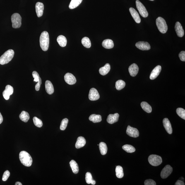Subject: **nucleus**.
I'll return each mask as SVG.
<instances>
[{
    "label": "nucleus",
    "instance_id": "1",
    "mask_svg": "<svg viewBox=\"0 0 185 185\" xmlns=\"http://www.w3.org/2000/svg\"><path fill=\"white\" fill-rule=\"evenodd\" d=\"M39 42L42 50L47 51L49 46V33L47 31H44L42 33L39 39Z\"/></svg>",
    "mask_w": 185,
    "mask_h": 185
},
{
    "label": "nucleus",
    "instance_id": "2",
    "mask_svg": "<svg viewBox=\"0 0 185 185\" xmlns=\"http://www.w3.org/2000/svg\"><path fill=\"white\" fill-rule=\"evenodd\" d=\"M19 159L21 162L26 167H30L32 163V159L28 152L22 151L19 154Z\"/></svg>",
    "mask_w": 185,
    "mask_h": 185
},
{
    "label": "nucleus",
    "instance_id": "3",
    "mask_svg": "<svg viewBox=\"0 0 185 185\" xmlns=\"http://www.w3.org/2000/svg\"><path fill=\"white\" fill-rule=\"evenodd\" d=\"M15 52L13 50L7 51L0 57V64H7L11 61L14 56Z\"/></svg>",
    "mask_w": 185,
    "mask_h": 185
},
{
    "label": "nucleus",
    "instance_id": "4",
    "mask_svg": "<svg viewBox=\"0 0 185 185\" xmlns=\"http://www.w3.org/2000/svg\"><path fill=\"white\" fill-rule=\"evenodd\" d=\"M156 24L159 31L165 33L168 30V26L165 20L161 17H159L156 20Z\"/></svg>",
    "mask_w": 185,
    "mask_h": 185
},
{
    "label": "nucleus",
    "instance_id": "5",
    "mask_svg": "<svg viewBox=\"0 0 185 185\" xmlns=\"http://www.w3.org/2000/svg\"><path fill=\"white\" fill-rule=\"evenodd\" d=\"M12 27L14 28H19L21 25L22 18L18 13H15L11 17Z\"/></svg>",
    "mask_w": 185,
    "mask_h": 185
},
{
    "label": "nucleus",
    "instance_id": "6",
    "mask_svg": "<svg viewBox=\"0 0 185 185\" xmlns=\"http://www.w3.org/2000/svg\"><path fill=\"white\" fill-rule=\"evenodd\" d=\"M148 161L151 165L154 166H158L162 163V159L160 156L152 155L149 156Z\"/></svg>",
    "mask_w": 185,
    "mask_h": 185
},
{
    "label": "nucleus",
    "instance_id": "7",
    "mask_svg": "<svg viewBox=\"0 0 185 185\" xmlns=\"http://www.w3.org/2000/svg\"><path fill=\"white\" fill-rule=\"evenodd\" d=\"M137 8L138 9L140 15L144 18L148 17V13L145 7L140 1L137 0L136 1Z\"/></svg>",
    "mask_w": 185,
    "mask_h": 185
},
{
    "label": "nucleus",
    "instance_id": "8",
    "mask_svg": "<svg viewBox=\"0 0 185 185\" xmlns=\"http://www.w3.org/2000/svg\"><path fill=\"white\" fill-rule=\"evenodd\" d=\"M172 171V168L170 165H166L161 171L160 174L161 178L162 179H166L171 174Z\"/></svg>",
    "mask_w": 185,
    "mask_h": 185
},
{
    "label": "nucleus",
    "instance_id": "9",
    "mask_svg": "<svg viewBox=\"0 0 185 185\" xmlns=\"http://www.w3.org/2000/svg\"><path fill=\"white\" fill-rule=\"evenodd\" d=\"M126 133L128 136L133 138H137L139 135V132L137 128L132 127L130 126L127 128Z\"/></svg>",
    "mask_w": 185,
    "mask_h": 185
},
{
    "label": "nucleus",
    "instance_id": "10",
    "mask_svg": "<svg viewBox=\"0 0 185 185\" xmlns=\"http://www.w3.org/2000/svg\"><path fill=\"white\" fill-rule=\"evenodd\" d=\"M99 97L100 96L96 89L94 88L91 89L89 95V99L92 101L96 100H98Z\"/></svg>",
    "mask_w": 185,
    "mask_h": 185
},
{
    "label": "nucleus",
    "instance_id": "11",
    "mask_svg": "<svg viewBox=\"0 0 185 185\" xmlns=\"http://www.w3.org/2000/svg\"><path fill=\"white\" fill-rule=\"evenodd\" d=\"M64 79L65 82L69 85H74L77 82L76 78L71 73H67L65 75Z\"/></svg>",
    "mask_w": 185,
    "mask_h": 185
},
{
    "label": "nucleus",
    "instance_id": "12",
    "mask_svg": "<svg viewBox=\"0 0 185 185\" xmlns=\"http://www.w3.org/2000/svg\"><path fill=\"white\" fill-rule=\"evenodd\" d=\"M13 87L11 85H7L3 92V97L6 100H8L9 98L10 95L13 94Z\"/></svg>",
    "mask_w": 185,
    "mask_h": 185
},
{
    "label": "nucleus",
    "instance_id": "13",
    "mask_svg": "<svg viewBox=\"0 0 185 185\" xmlns=\"http://www.w3.org/2000/svg\"><path fill=\"white\" fill-rule=\"evenodd\" d=\"M135 46L137 48L142 51L149 50L150 49V46L148 42H139L136 43Z\"/></svg>",
    "mask_w": 185,
    "mask_h": 185
},
{
    "label": "nucleus",
    "instance_id": "14",
    "mask_svg": "<svg viewBox=\"0 0 185 185\" xmlns=\"http://www.w3.org/2000/svg\"><path fill=\"white\" fill-rule=\"evenodd\" d=\"M35 9L37 16L38 17L42 16L43 13L44 4L42 3L39 2L37 3L35 5Z\"/></svg>",
    "mask_w": 185,
    "mask_h": 185
},
{
    "label": "nucleus",
    "instance_id": "15",
    "mask_svg": "<svg viewBox=\"0 0 185 185\" xmlns=\"http://www.w3.org/2000/svg\"><path fill=\"white\" fill-rule=\"evenodd\" d=\"M162 70V67L160 65H158L154 68L151 73L150 79L151 80L155 79L158 76Z\"/></svg>",
    "mask_w": 185,
    "mask_h": 185
},
{
    "label": "nucleus",
    "instance_id": "16",
    "mask_svg": "<svg viewBox=\"0 0 185 185\" xmlns=\"http://www.w3.org/2000/svg\"><path fill=\"white\" fill-rule=\"evenodd\" d=\"M175 29L178 37H182L184 35V31L183 30L182 26L179 22H176Z\"/></svg>",
    "mask_w": 185,
    "mask_h": 185
},
{
    "label": "nucleus",
    "instance_id": "17",
    "mask_svg": "<svg viewBox=\"0 0 185 185\" xmlns=\"http://www.w3.org/2000/svg\"><path fill=\"white\" fill-rule=\"evenodd\" d=\"M164 127L165 128L166 131L169 134H171L172 133V126L170 122L167 118H165L163 120Z\"/></svg>",
    "mask_w": 185,
    "mask_h": 185
},
{
    "label": "nucleus",
    "instance_id": "18",
    "mask_svg": "<svg viewBox=\"0 0 185 185\" xmlns=\"http://www.w3.org/2000/svg\"><path fill=\"white\" fill-rule=\"evenodd\" d=\"M139 70L138 67L135 63L130 65L128 68V71L132 77H134L138 74Z\"/></svg>",
    "mask_w": 185,
    "mask_h": 185
},
{
    "label": "nucleus",
    "instance_id": "19",
    "mask_svg": "<svg viewBox=\"0 0 185 185\" xmlns=\"http://www.w3.org/2000/svg\"><path fill=\"white\" fill-rule=\"evenodd\" d=\"M119 116V115L118 113H115L114 114H110L108 116L107 121L109 124H113L118 121Z\"/></svg>",
    "mask_w": 185,
    "mask_h": 185
},
{
    "label": "nucleus",
    "instance_id": "20",
    "mask_svg": "<svg viewBox=\"0 0 185 185\" xmlns=\"http://www.w3.org/2000/svg\"><path fill=\"white\" fill-rule=\"evenodd\" d=\"M129 10L132 16V17L135 22L138 23H140L141 21V20H140V17L138 12L133 8H130Z\"/></svg>",
    "mask_w": 185,
    "mask_h": 185
},
{
    "label": "nucleus",
    "instance_id": "21",
    "mask_svg": "<svg viewBox=\"0 0 185 185\" xmlns=\"http://www.w3.org/2000/svg\"><path fill=\"white\" fill-rule=\"evenodd\" d=\"M45 87L46 91L48 94L51 95L54 93V86L50 81L49 80L46 81L45 82Z\"/></svg>",
    "mask_w": 185,
    "mask_h": 185
},
{
    "label": "nucleus",
    "instance_id": "22",
    "mask_svg": "<svg viewBox=\"0 0 185 185\" xmlns=\"http://www.w3.org/2000/svg\"><path fill=\"white\" fill-rule=\"evenodd\" d=\"M86 143L85 138L82 136L79 137L77 138V141L75 144V147L77 149L80 148L85 146Z\"/></svg>",
    "mask_w": 185,
    "mask_h": 185
},
{
    "label": "nucleus",
    "instance_id": "23",
    "mask_svg": "<svg viewBox=\"0 0 185 185\" xmlns=\"http://www.w3.org/2000/svg\"><path fill=\"white\" fill-rule=\"evenodd\" d=\"M102 46L106 49H112L114 47L113 41L110 39H106L103 41Z\"/></svg>",
    "mask_w": 185,
    "mask_h": 185
},
{
    "label": "nucleus",
    "instance_id": "24",
    "mask_svg": "<svg viewBox=\"0 0 185 185\" xmlns=\"http://www.w3.org/2000/svg\"><path fill=\"white\" fill-rule=\"evenodd\" d=\"M110 69V65L109 63H106L104 66L99 69V73L101 75H105L109 73Z\"/></svg>",
    "mask_w": 185,
    "mask_h": 185
},
{
    "label": "nucleus",
    "instance_id": "25",
    "mask_svg": "<svg viewBox=\"0 0 185 185\" xmlns=\"http://www.w3.org/2000/svg\"><path fill=\"white\" fill-rule=\"evenodd\" d=\"M57 41L59 45L62 47H65L66 46L67 39L65 36L61 35L58 36L57 38Z\"/></svg>",
    "mask_w": 185,
    "mask_h": 185
},
{
    "label": "nucleus",
    "instance_id": "26",
    "mask_svg": "<svg viewBox=\"0 0 185 185\" xmlns=\"http://www.w3.org/2000/svg\"><path fill=\"white\" fill-rule=\"evenodd\" d=\"M89 120L94 123L100 122L102 121V116L100 115L92 114L89 118Z\"/></svg>",
    "mask_w": 185,
    "mask_h": 185
},
{
    "label": "nucleus",
    "instance_id": "27",
    "mask_svg": "<svg viewBox=\"0 0 185 185\" xmlns=\"http://www.w3.org/2000/svg\"><path fill=\"white\" fill-rule=\"evenodd\" d=\"M142 108L144 111L147 113H150L152 112V108L148 103L145 102H143L140 104Z\"/></svg>",
    "mask_w": 185,
    "mask_h": 185
},
{
    "label": "nucleus",
    "instance_id": "28",
    "mask_svg": "<svg viewBox=\"0 0 185 185\" xmlns=\"http://www.w3.org/2000/svg\"><path fill=\"white\" fill-rule=\"evenodd\" d=\"M70 164L73 172L75 174H78L79 171L78 164L74 160H72L70 161Z\"/></svg>",
    "mask_w": 185,
    "mask_h": 185
},
{
    "label": "nucleus",
    "instance_id": "29",
    "mask_svg": "<svg viewBox=\"0 0 185 185\" xmlns=\"http://www.w3.org/2000/svg\"><path fill=\"white\" fill-rule=\"evenodd\" d=\"M21 120L25 122H27L30 119V116L28 113L25 111H22L19 115Z\"/></svg>",
    "mask_w": 185,
    "mask_h": 185
},
{
    "label": "nucleus",
    "instance_id": "30",
    "mask_svg": "<svg viewBox=\"0 0 185 185\" xmlns=\"http://www.w3.org/2000/svg\"><path fill=\"white\" fill-rule=\"evenodd\" d=\"M99 149L102 155H105L107 152V147L105 143L101 142L99 144Z\"/></svg>",
    "mask_w": 185,
    "mask_h": 185
},
{
    "label": "nucleus",
    "instance_id": "31",
    "mask_svg": "<svg viewBox=\"0 0 185 185\" xmlns=\"http://www.w3.org/2000/svg\"><path fill=\"white\" fill-rule=\"evenodd\" d=\"M116 176L118 178H122L124 176L123 169L122 167L120 166H116Z\"/></svg>",
    "mask_w": 185,
    "mask_h": 185
},
{
    "label": "nucleus",
    "instance_id": "32",
    "mask_svg": "<svg viewBox=\"0 0 185 185\" xmlns=\"http://www.w3.org/2000/svg\"><path fill=\"white\" fill-rule=\"evenodd\" d=\"M83 0H71L70 2L69 8L70 9H73L77 7L82 3Z\"/></svg>",
    "mask_w": 185,
    "mask_h": 185
},
{
    "label": "nucleus",
    "instance_id": "33",
    "mask_svg": "<svg viewBox=\"0 0 185 185\" xmlns=\"http://www.w3.org/2000/svg\"><path fill=\"white\" fill-rule=\"evenodd\" d=\"M81 42L84 46L87 48H90L91 46V41L88 37H85L82 39Z\"/></svg>",
    "mask_w": 185,
    "mask_h": 185
},
{
    "label": "nucleus",
    "instance_id": "34",
    "mask_svg": "<svg viewBox=\"0 0 185 185\" xmlns=\"http://www.w3.org/2000/svg\"><path fill=\"white\" fill-rule=\"evenodd\" d=\"M122 148L123 150L128 153H132L135 151L134 147L130 145L126 144L123 145Z\"/></svg>",
    "mask_w": 185,
    "mask_h": 185
},
{
    "label": "nucleus",
    "instance_id": "35",
    "mask_svg": "<svg viewBox=\"0 0 185 185\" xmlns=\"http://www.w3.org/2000/svg\"><path fill=\"white\" fill-rule=\"evenodd\" d=\"M126 86V83L122 80L117 81L116 83V90H120L124 88Z\"/></svg>",
    "mask_w": 185,
    "mask_h": 185
},
{
    "label": "nucleus",
    "instance_id": "36",
    "mask_svg": "<svg viewBox=\"0 0 185 185\" xmlns=\"http://www.w3.org/2000/svg\"><path fill=\"white\" fill-rule=\"evenodd\" d=\"M176 112L178 115L182 119L185 120V110L181 108H178L176 110Z\"/></svg>",
    "mask_w": 185,
    "mask_h": 185
},
{
    "label": "nucleus",
    "instance_id": "37",
    "mask_svg": "<svg viewBox=\"0 0 185 185\" xmlns=\"http://www.w3.org/2000/svg\"><path fill=\"white\" fill-rule=\"evenodd\" d=\"M33 121L34 125L39 128H41L43 126V123L42 120L37 117L33 118Z\"/></svg>",
    "mask_w": 185,
    "mask_h": 185
},
{
    "label": "nucleus",
    "instance_id": "38",
    "mask_svg": "<svg viewBox=\"0 0 185 185\" xmlns=\"http://www.w3.org/2000/svg\"><path fill=\"white\" fill-rule=\"evenodd\" d=\"M68 122V120L67 118H65L61 121V126H60V129L61 130H64L66 129L67 126Z\"/></svg>",
    "mask_w": 185,
    "mask_h": 185
},
{
    "label": "nucleus",
    "instance_id": "39",
    "mask_svg": "<svg viewBox=\"0 0 185 185\" xmlns=\"http://www.w3.org/2000/svg\"><path fill=\"white\" fill-rule=\"evenodd\" d=\"M92 180L91 174L90 172H87L85 175V180L86 182L88 184H91Z\"/></svg>",
    "mask_w": 185,
    "mask_h": 185
},
{
    "label": "nucleus",
    "instance_id": "40",
    "mask_svg": "<svg viewBox=\"0 0 185 185\" xmlns=\"http://www.w3.org/2000/svg\"><path fill=\"white\" fill-rule=\"evenodd\" d=\"M32 75L34 79V82H38L39 81L40 77H39L38 73L37 71H34L33 72Z\"/></svg>",
    "mask_w": 185,
    "mask_h": 185
},
{
    "label": "nucleus",
    "instance_id": "41",
    "mask_svg": "<svg viewBox=\"0 0 185 185\" xmlns=\"http://www.w3.org/2000/svg\"><path fill=\"white\" fill-rule=\"evenodd\" d=\"M10 176V173L9 171L8 170H6L3 173L2 178L3 181H5L7 180L9 177Z\"/></svg>",
    "mask_w": 185,
    "mask_h": 185
},
{
    "label": "nucleus",
    "instance_id": "42",
    "mask_svg": "<svg viewBox=\"0 0 185 185\" xmlns=\"http://www.w3.org/2000/svg\"><path fill=\"white\" fill-rule=\"evenodd\" d=\"M155 182L152 179L146 180L144 182L145 185H156Z\"/></svg>",
    "mask_w": 185,
    "mask_h": 185
},
{
    "label": "nucleus",
    "instance_id": "43",
    "mask_svg": "<svg viewBox=\"0 0 185 185\" xmlns=\"http://www.w3.org/2000/svg\"><path fill=\"white\" fill-rule=\"evenodd\" d=\"M179 57L181 61H185V51H182L179 53Z\"/></svg>",
    "mask_w": 185,
    "mask_h": 185
},
{
    "label": "nucleus",
    "instance_id": "44",
    "mask_svg": "<svg viewBox=\"0 0 185 185\" xmlns=\"http://www.w3.org/2000/svg\"><path fill=\"white\" fill-rule=\"evenodd\" d=\"M42 80L41 78L39 79V81L37 83L35 86V90L37 91H39L40 89V87L41 84H42Z\"/></svg>",
    "mask_w": 185,
    "mask_h": 185
},
{
    "label": "nucleus",
    "instance_id": "45",
    "mask_svg": "<svg viewBox=\"0 0 185 185\" xmlns=\"http://www.w3.org/2000/svg\"><path fill=\"white\" fill-rule=\"evenodd\" d=\"M175 185H184V183L180 180H178L175 184Z\"/></svg>",
    "mask_w": 185,
    "mask_h": 185
},
{
    "label": "nucleus",
    "instance_id": "46",
    "mask_svg": "<svg viewBox=\"0 0 185 185\" xmlns=\"http://www.w3.org/2000/svg\"><path fill=\"white\" fill-rule=\"evenodd\" d=\"M3 120V118L1 112H0V124L2 123Z\"/></svg>",
    "mask_w": 185,
    "mask_h": 185
},
{
    "label": "nucleus",
    "instance_id": "47",
    "mask_svg": "<svg viewBox=\"0 0 185 185\" xmlns=\"http://www.w3.org/2000/svg\"><path fill=\"white\" fill-rule=\"evenodd\" d=\"M91 184L92 185H95L96 184V181L95 180H94L92 179V180L91 182Z\"/></svg>",
    "mask_w": 185,
    "mask_h": 185
},
{
    "label": "nucleus",
    "instance_id": "48",
    "mask_svg": "<svg viewBox=\"0 0 185 185\" xmlns=\"http://www.w3.org/2000/svg\"><path fill=\"white\" fill-rule=\"evenodd\" d=\"M15 185H22V183L19 182H17L15 183Z\"/></svg>",
    "mask_w": 185,
    "mask_h": 185
},
{
    "label": "nucleus",
    "instance_id": "49",
    "mask_svg": "<svg viewBox=\"0 0 185 185\" xmlns=\"http://www.w3.org/2000/svg\"><path fill=\"white\" fill-rule=\"evenodd\" d=\"M150 1H154V0H150Z\"/></svg>",
    "mask_w": 185,
    "mask_h": 185
}]
</instances>
